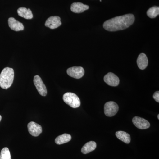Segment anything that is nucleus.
I'll return each instance as SVG.
<instances>
[{"label": "nucleus", "instance_id": "19", "mask_svg": "<svg viewBox=\"0 0 159 159\" xmlns=\"http://www.w3.org/2000/svg\"><path fill=\"white\" fill-rule=\"evenodd\" d=\"M0 159H11V154L9 149L5 147L1 151Z\"/></svg>", "mask_w": 159, "mask_h": 159}, {"label": "nucleus", "instance_id": "14", "mask_svg": "<svg viewBox=\"0 0 159 159\" xmlns=\"http://www.w3.org/2000/svg\"><path fill=\"white\" fill-rule=\"evenodd\" d=\"M17 13L19 16L26 19H31L33 18V16L32 11L29 9H27L25 7H21L18 9Z\"/></svg>", "mask_w": 159, "mask_h": 159}, {"label": "nucleus", "instance_id": "10", "mask_svg": "<svg viewBox=\"0 0 159 159\" xmlns=\"http://www.w3.org/2000/svg\"><path fill=\"white\" fill-rule=\"evenodd\" d=\"M103 79L104 82L111 86H117L119 84V77L112 73H109L107 74L104 76Z\"/></svg>", "mask_w": 159, "mask_h": 159}, {"label": "nucleus", "instance_id": "11", "mask_svg": "<svg viewBox=\"0 0 159 159\" xmlns=\"http://www.w3.org/2000/svg\"><path fill=\"white\" fill-rule=\"evenodd\" d=\"M8 24L9 28L13 31H23L24 26L22 23L16 20L13 17H10L8 20Z\"/></svg>", "mask_w": 159, "mask_h": 159}, {"label": "nucleus", "instance_id": "7", "mask_svg": "<svg viewBox=\"0 0 159 159\" xmlns=\"http://www.w3.org/2000/svg\"><path fill=\"white\" fill-rule=\"evenodd\" d=\"M132 122L135 126L139 129H147L150 126V123L147 120L140 117H134L132 119Z\"/></svg>", "mask_w": 159, "mask_h": 159}, {"label": "nucleus", "instance_id": "9", "mask_svg": "<svg viewBox=\"0 0 159 159\" xmlns=\"http://www.w3.org/2000/svg\"><path fill=\"white\" fill-rule=\"evenodd\" d=\"M60 17L58 16H52L46 20L45 25L51 29H54L61 25Z\"/></svg>", "mask_w": 159, "mask_h": 159}, {"label": "nucleus", "instance_id": "2", "mask_svg": "<svg viewBox=\"0 0 159 159\" xmlns=\"http://www.w3.org/2000/svg\"><path fill=\"white\" fill-rule=\"evenodd\" d=\"M14 72L13 69L6 67L0 74V86L2 89H9L14 80Z\"/></svg>", "mask_w": 159, "mask_h": 159}, {"label": "nucleus", "instance_id": "17", "mask_svg": "<svg viewBox=\"0 0 159 159\" xmlns=\"http://www.w3.org/2000/svg\"><path fill=\"white\" fill-rule=\"evenodd\" d=\"M71 139L72 137L70 135L67 134H63L56 138L55 142L57 145H61L70 142Z\"/></svg>", "mask_w": 159, "mask_h": 159}, {"label": "nucleus", "instance_id": "16", "mask_svg": "<svg viewBox=\"0 0 159 159\" xmlns=\"http://www.w3.org/2000/svg\"><path fill=\"white\" fill-rule=\"evenodd\" d=\"M116 136L119 140L126 144H129L130 142V136L129 134L123 131H119L116 133Z\"/></svg>", "mask_w": 159, "mask_h": 159}, {"label": "nucleus", "instance_id": "22", "mask_svg": "<svg viewBox=\"0 0 159 159\" xmlns=\"http://www.w3.org/2000/svg\"><path fill=\"white\" fill-rule=\"evenodd\" d=\"M157 118H158V119H159V114H158V115Z\"/></svg>", "mask_w": 159, "mask_h": 159}, {"label": "nucleus", "instance_id": "18", "mask_svg": "<svg viewBox=\"0 0 159 159\" xmlns=\"http://www.w3.org/2000/svg\"><path fill=\"white\" fill-rule=\"evenodd\" d=\"M159 14V7L153 6L148 9L147 11V16L150 18H155Z\"/></svg>", "mask_w": 159, "mask_h": 159}, {"label": "nucleus", "instance_id": "12", "mask_svg": "<svg viewBox=\"0 0 159 159\" xmlns=\"http://www.w3.org/2000/svg\"><path fill=\"white\" fill-rule=\"evenodd\" d=\"M89 8L88 5H84L82 3L74 2L71 5V10L73 12L76 13H81Z\"/></svg>", "mask_w": 159, "mask_h": 159}, {"label": "nucleus", "instance_id": "4", "mask_svg": "<svg viewBox=\"0 0 159 159\" xmlns=\"http://www.w3.org/2000/svg\"><path fill=\"white\" fill-rule=\"evenodd\" d=\"M119 109V106L113 101L107 102L104 105V114L107 116H114L117 113Z\"/></svg>", "mask_w": 159, "mask_h": 159}, {"label": "nucleus", "instance_id": "6", "mask_svg": "<svg viewBox=\"0 0 159 159\" xmlns=\"http://www.w3.org/2000/svg\"><path fill=\"white\" fill-rule=\"evenodd\" d=\"M67 73L70 77L76 79H80L84 75V70L82 67L74 66L68 69Z\"/></svg>", "mask_w": 159, "mask_h": 159}, {"label": "nucleus", "instance_id": "5", "mask_svg": "<svg viewBox=\"0 0 159 159\" xmlns=\"http://www.w3.org/2000/svg\"><path fill=\"white\" fill-rule=\"evenodd\" d=\"M34 83L35 87L40 95L45 97L47 95V89L45 85L43 82L41 78L38 75H35L34 77Z\"/></svg>", "mask_w": 159, "mask_h": 159}, {"label": "nucleus", "instance_id": "21", "mask_svg": "<svg viewBox=\"0 0 159 159\" xmlns=\"http://www.w3.org/2000/svg\"><path fill=\"white\" fill-rule=\"evenodd\" d=\"M2 116H1V115H0V122H1V120H2Z\"/></svg>", "mask_w": 159, "mask_h": 159}, {"label": "nucleus", "instance_id": "20", "mask_svg": "<svg viewBox=\"0 0 159 159\" xmlns=\"http://www.w3.org/2000/svg\"><path fill=\"white\" fill-rule=\"evenodd\" d=\"M153 99L155 100L157 102H159V92L157 91L154 93L153 95Z\"/></svg>", "mask_w": 159, "mask_h": 159}, {"label": "nucleus", "instance_id": "8", "mask_svg": "<svg viewBox=\"0 0 159 159\" xmlns=\"http://www.w3.org/2000/svg\"><path fill=\"white\" fill-rule=\"evenodd\" d=\"M28 128L29 133L34 137L38 136L42 132V126L35 122H29Z\"/></svg>", "mask_w": 159, "mask_h": 159}, {"label": "nucleus", "instance_id": "15", "mask_svg": "<svg viewBox=\"0 0 159 159\" xmlns=\"http://www.w3.org/2000/svg\"><path fill=\"white\" fill-rule=\"evenodd\" d=\"M97 148V143L94 141H90L86 143L81 148V152L84 154L90 153Z\"/></svg>", "mask_w": 159, "mask_h": 159}, {"label": "nucleus", "instance_id": "1", "mask_svg": "<svg viewBox=\"0 0 159 159\" xmlns=\"http://www.w3.org/2000/svg\"><path fill=\"white\" fill-rule=\"evenodd\" d=\"M134 20L133 14H125L106 21L103 23V27L105 30L109 31L124 30L133 25Z\"/></svg>", "mask_w": 159, "mask_h": 159}, {"label": "nucleus", "instance_id": "3", "mask_svg": "<svg viewBox=\"0 0 159 159\" xmlns=\"http://www.w3.org/2000/svg\"><path fill=\"white\" fill-rule=\"evenodd\" d=\"M63 101L72 108H76L80 105V101L76 94L72 93H66L63 96Z\"/></svg>", "mask_w": 159, "mask_h": 159}, {"label": "nucleus", "instance_id": "13", "mask_svg": "<svg viewBox=\"0 0 159 159\" xmlns=\"http://www.w3.org/2000/svg\"><path fill=\"white\" fill-rule=\"evenodd\" d=\"M137 62L139 69L142 70H145L148 65V58L146 54L144 53L139 54Z\"/></svg>", "mask_w": 159, "mask_h": 159}]
</instances>
